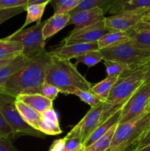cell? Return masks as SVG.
Segmentation results:
<instances>
[{
	"label": "cell",
	"mask_w": 150,
	"mask_h": 151,
	"mask_svg": "<svg viewBox=\"0 0 150 151\" xmlns=\"http://www.w3.org/2000/svg\"><path fill=\"white\" fill-rule=\"evenodd\" d=\"M52 59L49 52L46 51L29 60L19 72L8 80L1 93L16 97L21 94H41L45 83L47 68Z\"/></svg>",
	"instance_id": "1"
},
{
	"label": "cell",
	"mask_w": 150,
	"mask_h": 151,
	"mask_svg": "<svg viewBox=\"0 0 150 151\" xmlns=\"http://www.w3.org/2000/svg\"><path fill=\"white\" fill-rule=\"evenodd\" d=\"M146 69L147 64H146L118 78L108 97L103 103L102 114L99 125L122 109L131 96L144 83Z\"/></svg>",
	"instance_id": "2"
},
{
	"label": "cell",
	"mask_w": 150,
	"mask_h": 151,
	"mask_svg": "<svg viewBox=\"0 0 150 151\" xmlns=\"http://www.w3.org/2000/svg\"><path fill=\"white\" fill-rule=\"evenodd\" d=\"M45 82L58 88L63 94L72 88L91 91L92 87L70 60L54 57L47 68Z\"/></svg>",
	"instance_id": "3"
},
{
	"label": "cell",
	"mask_w": 150,
	"mask_h": 151,
	"mask_svg": "<svg viewBox=\"0 0 150 151\" xmlns=\"http://www.w3.org/2000/svg\"><path fill=\"white\" fill-rule=\"evenodd\" d=\"M150 126V112L124 123L118 124L111 143L105 151H135Z\"/></svg>",
	"instance_id": "4"
},
{
	"label": "cell",
	"mask_w": 150,
	"mask_h": 151,
	"mask_svg": "<svg viewBox=\"0 0 150 151\" xmlns=\"http://www.w3.org/2000/svg\"><path fill=\"white\" fill-rule=\"evenodd\" d=\"M100 52L103 60L124 63L133 69L144 66L150 61V49L141 47L131 39L115 47L100 50Z\"/></svg>",
	"instance_id": "5"
},
{
	"label": "cell",
	"mask_w": 150,
	"mask_h": 151,
	"mask_svg": "<svg viewBox=\"0 0 150 151\" xmlns=\"http://www.w3.org/2000/svg\"><path fill=\"white\" fill-rule=\"evenodd\" d=\"M46 20L38 22L27 28L19 29L12 35L4 38L9 41H17L23 46L22 55L29 60L45 52L46 41L44 38L43 29Z\"/></svg>",
	"instance_id": "6"
},
{
	"label": "cell",
	"mask_w": 150,
	"mask_h": 151,
	"mask_svg": "<svg viewBox=\"0 0 150 151\" xmlns=\"http://www.w3.org/2000/svg\"><path fill=\"white\" fill-rule=\"evenodd\" d=\"M0 111L17 137L22 135L44 139L46 136L25 122L16 107L15 97L0 93Z\"/></svg>",
	"instance_id": "7"
},
{
	"label": "cell",
	"mask_w": 150,
	"mask_h": 151,
	"mask_svg": "<svg viewBox=\"0 0 150 151\" xmlns=\"http://www.w3.org/2000/svg\"><path fill=\"white\" fill-rule=\"evenodd\" d=\"M149 102L150 83L144 82L122 108L119 124L124 123L146 113Z\"/></svg>",
	"instance_id": "8"
},
{
	"label": "cell",
	"mask_w": 150,
	"mask_h": 151,
	"mask_svg": "<svg viewBox=\"0 0 150 151\" xmlns=\"http://www.w3.org/2000/svg\"><path fill=\"white\" fill-rule=\"evenodd\" d=\"M103 102L91 108L83 118L71 130L65 137L74 138L79 140L82 145L85 144L88 137L98 127L102 114Z\"/></svg>",
	"instance_id": "9"
},
{
	"label": "cell",
	"mask_w": 150,
	"mask_h": 151,
	"mask_svg": "<svg viewBox=\"0 0 150 151\" xmlns=\"http://www.w3.org/2000/svg\"><path fill=\"white\" fill-rule=\"evenodd\" d=\"M110 32H111V30L107 27L104 19L85 27L71 30L69 35L61 41V45L98 42L103 35Z\"/></svg>",
	"instance_id": "10"
},
{
	"label": "cell",
	"mask_w": 150,
	"mask_h": 151,
	"mask_svg": "<svg viewBox=\"0 0 150 151\" xmlns=\"http://www.w3.org/2000/svg\"><path fill=\"white\" fill-rule=\"evenodd\" d=\"M150 9L141 8L111 15L104 18L105 24L111 31L127 32L142 21L145 13Z\"/></svg>",
	"instance_id": "11"
},
{
	"label": "cell",
	"mask_w": 150,
	"mask_h": 151,
	"mask_svg": "<svg viewBox=\"0 0 150 151\" xmlns=\"http://www.w3.org/2000/svg\"><path fill=\"white\" fill-rule=\"evenodd\" d=\"M98 43H85V44H73L69 45H61L59 47H56L50 51V54L52 57L60 59L70 60L75 58L81 55L93 50H98Z\"/></svg>",
	"instance_id": "12"
},
{
	"label": "cell",
	"mask_w": 150,
	"mask_h": 151,
	"mask_svg": "<svg viewBox=\"0 0 150 151\" xmlns=\"http://www.w3.org/2000/svg\"><path fill=\"white\" fill-rule=\"evenodd\" d=\"M104 13L100 8L82 10L71 16L68 25H74V29H79L100 22L104 19Z\"/></svg>",
	"instance_id": "13"
},
{
	"label": "cell",
	"mask_w": 150,
	"mask_h": 151,
	"mask_svg": "<svg viewBox=\"0 0 150 151\" xmlns=\"http://www.w3.org/2000/svg\"><path fill=\"white\" fill-rule=\"evenodd\" d=\"M38 131L49 136H57L62 133L58 116L53 108L41 114V120Z\"/></svg>",
	"instance_id": "14"
},
{
	"label": "cell",
	"mask_w": 150,
	"mask_h": 151,
	"mask_svg": "<svg viewBox=\"0 0 150 151\" xmlns=\"http://www.w3.org/2000/svg\"><path fill=\"white\" fill-rule=\"evenodd\" d=\"M71 16L69 13L63 14H54L47 19L45 26L43 29V35L45 41L51 36L55 35L57 32L68 26Z\"/></svg>",
	"instance_id": "15"
},
{
	"label": "cell",
	"mask_w": 150,
	"mask_h": 151,
	"mask_svg": "<svg viewBox=\"0 0 150 151\" xmlns=\"http://www.w3.org/2000/svg\"><path fill=\"white\" fill-rule=\"evenodd\" d=\"M29 61V59L21 54L15 58L9 63L0 68V93L8 80L25 65L27 64Z\"/></svg>",
	"instance_id": "16"
},
{
	"label": "cell",
	"mask_w": 150,
	"mask_h": 151,
	"mask_svg": "<svg viewBox=\"0 0 150 151\" xmlns=\"http://www.w3.org/2000/svg\"><path fill=\"white\" fill-rule=\"evenodd\" d=\"M16 99L29 106L41 114L53 108V101L39 94H21Z\"/></svg>",
	"instance_id": "17"
},
{
	"label": "cell",
	"mask_w": 150,
	"mask_h": 151,
	"mask_svg": "<svg viewBox=\"0 0 150 151\" xmlns=\"http://www.w3.org/2000/svg\"><path fill=\"white\" fill-rule=\"evenodd\" d=\"M121 109L118 111L116 113H115L113 116H110L109 119L104 121L103 123L100 124L98 127L95 129V131L91 134V135L88 137V139L84 144V147H87L95 142L96 140H98L100 137L108 132L113 127L118 125L119 123V120L121 118Z\"/></svg>",
	"instance_id": "18"
},
{
	"label": "cell",
	"mask_w": 150,
	"mask_h": 151,
	"mask_svg": "<svg viewBox=\"0 0 150 151\" xmlns=\"http://www.w3.org/2000/svg\"><path fill=\"white\" fill-rule=\"evenodd\" d=\"M149 7H150V0H117L110 9L108 13L115 15L123 12Z\"/></svg>",
	"instance_id": "19"
},
{
	"label": "cell",
	"mask_w": 150,
	"mask_h": 151,
	"mask_svg": "<svg viewBox=\"0 0 150 151\" xmlns=\"http://www.w3.org/2000/svg\"><path fill=\"white\" fill-rule=\"evenodd\" d=\"M130 40V35L128 32L121 31H111L106 35H103L98 41L99 50L115 47L121 43Z\"/></svg>",
	"instance_id": "20"
},
{
	"label": "cell",
	"mask_w": 150,
	"mask_h": 151,
	"mask_svg": "<svg viewBox=\"0 0 150 151\" xmlns=\"http://www.w3.org/2000/svg\"><path fill=\"white\" fill-rule=\"evenodd\" d=\"M16 106L25 122L31 127L38 130L41 120V114L25 103L16 99Z\"/></svg>",
	"instance_id": "21"
},
{
	"label": "cell",
	"mask_w": 150,
	"mask_h": 151,
	"mask_svg": "<svg viewBox=\"0 0 150 151\" xmlns=\"http://www.w3.org/2000/svg\"><path fill=\"white\" fill-rule=\"evenodd\" d=\"M23 46L17 41L0 39V60L13 59L22 54Z\"/></svg>",
	"instance_id": "22"
},
{
	"label": "cell",
	"mask_w": 150,
	"mask_h": 151,
	"mask_svg": "<svg viewBox=\"0 0 150 151\" xmlns=\"http://www.w3.org/2000/svg\"><path fill=\"white\" fill-rule=\"evenodd\" d=\"M117 0H82L80 4L69 13L70 16H73L78 12L89 10L92 8H100L103 10L104 14L108 13L110 9Z\"/></svg>",
	"instance_id": "23"
},
{
	"label": "cell",
	"mask_w": 150,
	"mask_h": 151,
	"mask_svg": "<svg viewBox=\"0 0 150 151\" xmlns=\"http://www.w3.org/2000/svg\"><path fill=\"white\" fill-rule=\"evenodd\" d=\"M117 80L118 78H116V77H113V78L107 77L101 82H99L96 85L92 86L91 91L94 95L96 96L101 102L104 103Z\"/></svg>",
	"instance_id": "24"
},
{
	"label": "cell",
	"mask_w": 150,
	"mask_h": 151,
	"mask_svg": "<svg viewBox=\"0 0 150 151\" xmlns=\"http://www.w3.org/2000/svg\"><path fill=\"white\" fill-rule=\"evenodd\" d=\"M49 1L41 4H28L26 7V16L24 24L20 29H24L28 24L32 22H41L43 14L44 13L46 7L49 4Z\"/></svg>",
	"instance_id": "25"
},
{
	"label": "cell",
	"mask_w": 150,
	"mask_h": 151,
	"mask_svg": "<svg viewBox=\"0 0 150 151\" xmlns=\"http://www.w3.org/2000/svg\"><path fill=\"white\" fill-rule=\"evenodd\" d=\"M104 64L106 67L107 77L110 78H113V77L119 78L124 74L134 70L128 65L115 60H104Z\"/></svg>",
	"instance_id": "26"
},
{
	"label": "cell",
	"mask_w": 150,
	"mask_h": 151,
	"mask_svg": "<svg viewBox=\"0 0 150 151\" xmlns=\"http://www.w3.org/2000/svg\"><path fill=\"white\" fill-rule=\"evenodd\" d=\"M118 125H115L104 135L100 137L98 140L93 143L88 147H85V151H105L110 146L113 139L114 133L116 131V127Z\"/></svg>",
	"instance_id": "27"
},
{
	"label": "cell",
	"mask_w": 150,
	"mask_h": 151,
	"mask_svg": "<svg viewBox=\"0 0 150 151\" xmlns=\"http://www.w3.org/2000/svg\"><path fill=\"white\" fill-rule=\"evenodd\" d=\"M81 1L82 0H51L50 3L54 9V14H63L72 11Z\"/></svg>",
	"instance_id": "28"
},
{
	"label": "cell",
	"mask_w": 150,
	"mask_h": 151,
	"mask_svg": "<svg viewBox=\"0 0 150 151\" xmlns=\"http://www.w3.org/2000/svg\"><path fill=\"white\" fill-rule=\"evenodd\" d=\"M75 60H76V63L74 65L76 66L79 63H81L86 65L88 67L90 68L96 66L97 63H99L101 60H103V57L100 50H98L84 53V54L75 58Z\"/></svg>",
	"instance_id": "29"
},
{
	"label": "cell",
	"mask_w": 150,
	"mask_h": 151,
	"mask_svg": "<svg viewBox=\"0 0 150 151\" xmlns=\"http://www.w3.org/2000/svg\"><path fill=\"white\" fill-rule=\"evenodd\" d=\"M65 94H74L76 95L84 103H87L91 106V108H94L98 106L101 103V100L96 95H94L91 91H84V90L72 88V89L67 90L64 92Z\"/></svg>",
	"instance_id": "30"
},
{
	"label": "cell",
	"mask_w": 150,
	"mask_h": 151,
	"mask_svg": "<svg viewBox=\"0 0 150 151\" xmlns=\"http://www.w3.org/2000/svg\"><path fill=\"white\" fill-rule=\"evenodd\" d=\"M130 35V39L134 42L137 43L141 47L150 49V34L145 32H135L128 30Z\"/></svg>",
	"instance_id": "31"
},
{
	"label": "cell",
	"mask_w": 150,
	"mask_h": 151,
	"mask_svg": "<svg viewBox=\"0 0 150 151\" xmlns=\"http://www.w3.org/2000/svg\"><path fill=\"white\" fill-rule=\"evenodd\" d=\"M26 6H23V7H13V8L0 9V24L13 18V16H17L26 11Z\"/></svg>",
	"instance_id": "32"
},
{
	"label": "cell",
	"mask_w": 150,
	"mask_h": 151,
	"mask_svg": "<svg viewBox=\"0 0 150 151\" xmlns=\"http://www.w3.org/2000/svg\"><path fill=\"white\" fill-rule=\"evenodd\" d=\"M0 137L8 139L10 141L15 139L17 137L1 111H0Z\"/></svg>",
	"instance_id": "33"
},
{
	"label": "cell",
	"mask_w": 150,
	"mask_h": 151,
	"mask_svg": "<svg viewBox=\"0 0 150 151\" xmlns=\"http://www.w3.org/2000/svg\"><path fill=\"white\" fill-rule=\"evenodd\" d=\"M59 93H60V90L58 88H57L54 86L51 85V84L46 83L45 82L41 87V94H40L46 97L47 99L51 100V101H54L58 96Z\"/></svg>",
	"instance_id": "34"
},
{
	"label": "cell",
	"mask_w": 150,
	"mask_h": 151,
	"mask_svg": "<svg viewBox=\"0 0 150 151\" xmlns=\"http://www.w3.org/2000/svg\"><path fill=\"white\" fill-rule=\"evenodd\" d=\"M29 0H0V9L27 6Z\"/></svg>",
	"instance_id": "35"
},
{
	"label": "cell",
	"mask_w": 150,
	"mask_h": 151,
	"mask_svg": "<svg viewBox=\"0 0 150 151\" xmlns=\"http://www.w3.org/2000/svg\"><path fill=\"white\" fill-rule=\"evenodd\" d=\"M65 139V148L66 151H72L77 150L84 147L83 145L80 142L78 139L74 138H66Z\"/></svg>",
	"instance_id": "36"
},
{
	"label": "cell",
	"mask_w": 150,
	"mask_h": 151,
	"mask_svg": "<svg viewBox=\"0 0 150 151\" xmlns=\"http://www.w3.org/2000/svg\"><path fill=\"white\" fill-rule=\"evenodd\" d=\"M0 151H19L8 139L0 137Z\"/></svg>",
	"instance_id": "37"
},
{
	"label": "cell",
	"mask_w": 150,
	"mask_h": 151,
	"mask_svg": "<svg viewBox=\"0 0 150 151\" xmlns=\"http://www.w3.org/2000/svg\"><path fill=\"white\" fill-rule=\"evenodd\" d=\"M129 30L135 32H145V33L150 34V23L149 22H141Z\"/></svg>",
	"instance_id": "38"
},
{
	"label": "cell",
	"mask_w": 150,
	"mask_h": 151,
	"mask_svg": "<svg viewBox=\"0 0 150 151\" xmlns=\"http://www.w3.org/2000/svg\"><path fill=\"white\" fill-rule=\"evenodd\" d=\"M149 145H150V126L149 128L147 129V131H146V133L144 134V135L143 136L141 139L140 140L139 143H138V147H137L135 151L140 150V149L144 148V147H146V146Z\"/></svg>",
	"instance_id": "39"
},
{
	"label": "cell",
	"mask_w": 150,
	"mask_h": 151,
	"mask_svg": "<svg viewBox=\"0 0 150 151\" xmlns=\"http://www.w3.org/2000/svg\"><path fill=\"white\" fill-rule=\"evenodd\" d=\"M65 148V139L54 140L51 145L49 151H63Z\"/></svg>",
	"instance_id": "40"
},
{
	"label": "cell",
	"mask_w": 150,
	"mask_h": 151,
	"mask_svg": "<svg viewBox=\"0 0 150 151\" xmlns=\"http://www.w3.org/2000/svg\"><path fill=\"white\" fill-rule=\"evenodd\" d=\"M144 83H150V61L147 63V69L144 76Z\"/></svg>",
	"instance_id": "41"
},
{
	"label": "cell",
	"mask_w": 150,
	"mask_h": 151,
	"mask_svg": "<svg viewBox=\"0 0 150 151\" xmlns=\"http://www.w3.org/2000/svg\"><path fill=\"white\" fill-rule=\"evenodd\" d=\"M51 0H29L28 1V4H41V3H44V2H50ZM27 4V5H28Z\"/></svg>",
	"instance_id": "42"
},
{
	"label": "cell",
	"mask_w": 150,
	"mask_h": 151,
	"mask_svg": "<svg viewBox=\"0 0 150 151\" xmlns=\"http://www.w3.org/2000/svg\"><path fill=\"white\" fill-rule=\"evenodd\" d=\"M141 22H149L150 23V9L145 13V15L143 17V19Z\"/></svg>",
	"instance_id": "43"
},
{
	"label": "cell",
	"mask_w": 150,
	"mask_h": 151,
	"mask_svg": "<svg viewBox=\"0 0 150 151\" xmlns=\"http://www.w3.org/2000/svg\"><path fill=\"white\" fill-rule=\"evenodd\" d=\"M13 59H14V58H13ZM13 59H7V60H0V68H1V66H4V65H6V64H7V63H9L10 61H11L12 60H13Z\"/></svg>",
	"instance_id": "44"
},
{
	"label": "cell",
	"mask_w": 150,
	"mask_h": 151,
	"mask_svg": "<svg viewBox=\"0 0 150 151\" xmlns=\"http://www.w3.org/2000/svg\"><path fill=\"white\" fill-rule=\"evenodd\" d=\"M136 151H150V145H149L146 146V147H144V148L140 149V150H136Z\"/></svg>",
	"instance_id": "45"
},
{
	"label": "cell",
	"mask_w": 150,
	"mask_h": 151,
	"mask_svg": "<svg viewBox=\"0 0 150 151\" xmlns=\"http://www.w3.org/2000/svg\"><path fill=\"white\" fill-rule=\"evenodd\" d=\"M146 112H150V102L148 105V107L146 109Z\"/></svg>",
	"instance_id": "46"
},
{
	"label": "cell",
	"mask_w": 150,
	"mask_h": 151,
	"mask_svg": "<svg viewBox=\"0 0 150 151\" xmlns=\"http://www.w3.org/2000/svg\"><path fill=\"white\" fill-rule=\"evenodd\" d=\"M63 151H66V150H63ZM72 151H85V147H82V148L79 149V150H72Z\"/></svg>",
	"instance_id": "47"
}]
</instances>
